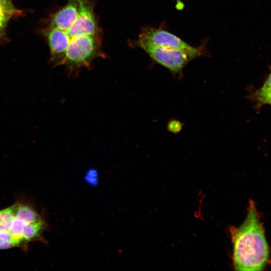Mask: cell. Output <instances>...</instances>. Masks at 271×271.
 <instances>
[{"label": "cell", "mask_w": 271, "mask_h": 271, "mask_svg": "<svg viewBox=\"0 0 271 271\" xmlns=\"http://www.w3.org/2000/svg\"><path fill=\"white\" fill-rule=\"evenodd\" d=\"M46 227L30 205L16 203L0 210V249L24 246L40 239Z\"/></svg>", "instance_id": "obj_2"}, {"label": "cell", "mask_w": 271, "mask_h": 271, "mask_svg": "<svg viewBox=\"0 0 271 271\" xmlns=\"http://www.w3.org/2000/svg\"><path fill=\"white\" fill-rule=\"evenodd\" d=\"M137 41L162 48L183 50H192L195 48L166 30L153 28L145 30Z\"/></svg>", "instance_id": "obj_6"}, {"label": "cell", "mask_w": 271, "mask_h": 271, "mask_svg": "<svg viewBox=\"0 0 271 271\" xmlns=\"http://www.w3.org/2000/svg\"><path fill=\"white\" fill-rule=\"evenodd\" d=\"M268 104L271 105V95L266 97L262 102L261 105Z\"/></svg>", "instance_id": "obj_11"}, {"label": "cell", "mask_w": 271, "mask_h": 271, "mask_svg": "<svg viewBox=\"0 0 271 271\" xmlns=\"http://www.w3.org/2000/svg\"><path fill=\"white\" fill-rule=\"evenodd\" d=\"M271 95V73L262 86L252 95V98L258 105H261L262 101Z\"/></svg>", "instance_id": "obj_9"}, {"label": "cell", "mask_w": 271, "mask_h": 271, "mask_svg": "<svg viewBox=\"0 0 271 271\" xmlns=\"http://www.w3.org/2000/svg\"><path fill=\"white\" fill-rule=\"evenodd\" d=\"M99 34L83 35L70 41L60 65H64L69 76H73L82 67L89 68L92 61L100 56Z\"/></svg>", "instance_id": "obj_3"}, {"label": "cell", "mask_w": 271, "mask_h": 271, "mask_svg": "<svg viewBox=\"0 0 271 271\" xmlns=\"http://www.w3.org/2000/svg\"><path fill=\"white\" fill-rule=\"evenodd\" d=\"M81 0H68L66 5L52 17L51 26L65 30L71 26L77 17Z\"/></svg>", "instance_id": "obj_7"}, {"label": "cell", "mask_w": 271, "mask_h": 271, "mask_svg": "<svg viewBox=\"0 0 271 271\" xmlns=\"http://www.w3.org/2000/svg\"><path fill=\"white\" fill-rule=\"evenodd\" d=\"M138 46L143 49L156 63L168 69L179 78L183 70L191 61L204 54L201 47L192 50L162 48L137 41Z\"/></svg>", "instance_id": "obj_4"}, {"label": "cell", "mask_w": 271, "mask_h": 271, "mask_svg": "<svg viewBox=\"0 0 271 271\" xmlns=\"http://www.w3.org/2000/svg\"><path fill=\"white\" fill-rule=\"evenodd\" d=\"M16 12L10 1L0 0V33Z\"/></svg>", "instance_id": "obj_8"}, {"label": "cell", "mask_w": 271, "mask_h": 271, "mask_svg": "<svg viewBox=\"0 0 271 271\" xmlns=\"http://www.w3.org/2000/svg\"><path fill=\"white\" fill-rule=\"evenodd\" d=\"M63 31L70 42L79 36L98 34V27L91 2L88 0H81L77 17L70 27Z\"/></svg>", "instance_id": "obj_5"}, {"label": "cell", "mask_w": 271, "mask_h": 271, "mask_svg": "<svg viewBox=\"0 0 271 271\" xmlns=\"http://www.w3.org/2000/svg\"><path fill=\"white\" fill-rule=\"evenodd\" d=\"M235 270H261L269 256L268 246L254 203L250 201L246 217L237 228H230Z\"/></svg>", "instance_id": "obj_1"}, {"label": "cell", "mask_w": 271, "mask_h": 271, "mask_svg": "<svg viewBox=\"0 0 271 271\" xmlns=\"http://www.w3.org/2000/svg\"><path fill=\"white\" fill-rule=\"evenodd\" d=\"M87 183L91 186H96L98 182V174L96 169H89L84 177Z\"/></svg>", "instance_id": "obj_10"}]
</instances>
